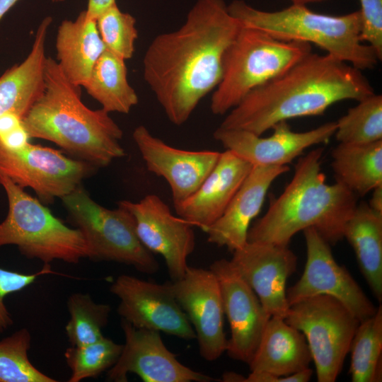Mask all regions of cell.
<instances>
[{
	"label": "cell",
	"instance_id": "24",
	"mask_svg": "<svg viewBox=\"0 0 382 382\" xmlns=\"http://www.w3.org/2000/svg\"><path fill=\"white\" fill-rule=\"evenodd\" d=\"M56 50L57 62L67 79L77 86H84L106 50L96 19L83 11L74 21H63L57 30Z\"/></svg>",
	"mask_w": 382,
	"mask_h": 382
},
{
	"label": "cell",
	"instance_id": "21",
	"mask_svg": "<svg viewBox=\"0 0 382 382\" xmlns=\"http://www.w3.org/2000/svg\"><path fill=\"white\" fill-rule=\"evenodd\" d=\"M252 167L229 150L221 152L216 164L197 190L173 204L176 214L205 232L223 214Z\"/></svg>",
	"mask_w": 382,
	"mask_h": 382
},
{
	"label": "cell",
	"instance_id": "22",
	"mask_svg": "<svg viewBox=\"0 0 382 382\" xmlns=\"http://www.w3.org/2000/svg\"><path fill=\"white\" fill-rule=\"evenodd\" d=\"M52 19L39 25L28 57L6 70L0 77V116L13 112L22 119L45 89V40Z\"/></svg>",
	"mask_w": 382,
	"mask_h": 382
},
{
	"label": "cell",
	"instance_id": "10",
	"mask_svg": "<svg viewBox=\"0 0 382 382\" xmlns=\"http://www.w3.org/2000/svg\"><path fill=\"white\" fill-rule=\"evenodd\" d=\"M98 168L61 151L33 144L10 150L0 144V175L22 188L30 187L43 204L74 191Z\"/></svg>",
	"mask_w": 382,
	"mask_h": 382
},
{
	"label": "cell",
	"instance_id": "31",
	"mask_svg": "<svg viewBox=\"0 0 382 382\" xmlns=\"http://www.w3.org/2000/svg\"><path fill=\"white\" fill-rule=\"evenodd\" d=\"M29 330L21 328L0 340V382H56L29 360Z\"/></svg>",
	"mask_w": 382,
	"mask_h": 382
},
{
	"label": "cell",
	"instance_id": "39",
	"mask_svg": "<svg viewBox=\"0 0 382 382\" xmlns=\"http://www.w3.org/2000/svg\"><path fill=\"white\" fill-rule=\"evenodd\" d=\"M116 4V0H88L86 10L89 17L96 19L104 11Z\"/></svg>",
	"mask_w": 382,
	"mask_h": 382
},
{
	"label": "cell",
	"instance_id": "12",
	"mask_svg": "<svg viewBox=\"0 0 382 382\" xmlns=\"http://www.w3.org/2000/svg\"><path fill=\"white\" fill-rule=\"evenodd\" d=\"M110 291L120 299L117 313L134 327L185 340L196 339L191 323L166 283L121 274L112 282Z\"/></svg>",
	"mask_w": 382,
	"mask_h": 382
},
{
	"label": "cell",
	"instance_id": "8",
	"mask_svg": "<svg viewBox=\"0 0 382 382\" xmlns=\"http://www.w3.org/2000/svg\"><path fill=\"white\" fill-rule=\"evenodd\" d=\"M62 200L71 221L87 241L91 260L123 263L144 274L158 271V262L140 241L134 216L127 208L118 203L113 209L103 207L81 185Z\"/></svg>",
	"mask_w": 382,
	"mask_h": 382
},
{
	"label": "cell",
	"instance_id": "23",
	"mask_svg": "<svg viewBox=\"0 0 382 382\" xmlns=\"http://www.w3.org/2000/svg\"><path fill=\"white\" fill-rule=\"evenodd\" d=\"M312 361L303 334L284 318L271 316L248 365L251 372L286 376L308 368Z\"/></svg>",
	"mask_w": 382,
	"mask_h": 382
},
{
	"label": "cell",
	"instance_id": "36",
	"mask_svg": "<svg viewBox=\"0 0 382 382\" xmlns=\"http://www.w3.org/2000/svg\"><path fill=\"white\" fill-rule=\"evenodd\" d=\"M312 374L313 371L309 367L286 376L251 372L245 378V382H307L311 379Z\"/></svg>",
	"mask_w": 382,
	"mask_h": 382
},
{
	"label": "cell",
	"instance_id": "33",
	"mask_svg": "<svg viewBox=\"0 0 382 382\" xmlns=\"http://www.w3.org/2000/svg\"><path fill=\"white\" fill-rule=\"evenodd\" d=\"M96 24L106 50L125 60L132 57L138 37L134 17L120 11L116 3L98 16Z\"/></svg>",
	"mask_w": 382,
	"mask_h": 382
},
{
	"label": "cell",
	"instance_id": "38",
	"mask_svg": "<svg viewBox=\"0 0 382 382\" xmlns=\"http://www.w3.org/2000/svg\"><path fill=\"white\" fill-rule=\"evenodd\" d=\"M23 124L22 118L13 112H7L0 116V136H2Z\"/></svg>",
	"mask_w": 382,
	"mask_h": 382
},
{
	"label": "cell",
	"instance_id": "35",
	"mask_svg": "<svg viewBox=\"0 0 382 382\" xmlns=\"http://www.w3.org/2000/svg\"><path fill=\"white\" fill-rule=\"evenodd\" d=\"M360 40L368 43L379 60L382 59V0H359Z\"/></svg>",
	"mask_w": 382,
	"mask_h": 382
},
{
	"label": "cell",
	"instance_id": "37",
	"mask_svg": "<svg viewBox=\"0 0 382 382\" xmlns=\"http://www.w3.org/2000/svg\"><path fill=\"white\" fill-rule=\"evenodd\" d=\"M30 137L23 124L12 131L0 136V144L10 150L23 149L30 143Z\"/></svg>",
	"mask_w": 382,
	"mask_h": 382
},
{
	"label": "cell",
	"instance_id": "27",
	"mask_svg": "<svg viewBox=\"0 0 382 382\" xmlns=\"http://www.w3.org/2000/svg\"><path fill=\"white\" fill-rule=\"evenodd\" d=\"M125 60L105 50L96 62L88 81L87 93L108 112L128 114L139 101L127 80Z\"/></svg>",
	"mask_w": 382,
	"mask_h": 382
},
{
	"label": "cell",
	"instance_id": "40",
	"mask_svg": "<svg viewBox=\"0 0 382 382\" xmlns=\"http://www.w3.org/2000/svg\"><path fill=\"white\" fill-rule=\"evenodd\" d=\"M368 204L374 212L382 215V185L372 190V196Z\"/></svg>",
	"mask_w": 382,
	"mask_h": 382
},
{
	"label": "cell",
	"instance_id": "2",
	"mask_svg": "<svg viewBox=\"0 0 382 382\" xmlns=\"http://www.w3.org/2000/svg\"><path fill=\"white\" fill-rule=\"evenodd\" d=\"M374 93L362 71L330 54L310 53L231 109L220 127L261 136L277 123L323 115L332 105Z\"/></svg>",
	"mask_w": 382,
	"mask_h": 382
},
{
	"label": "cell",
	"instance_id": "34",
	"mask_svg": "<svg viewBox=\"0 0 382 382\" xmlns=\"http://www.w3.org/2000/svg\"><path fill=\"white\" fill-rule=\"evenodd\" d=\"M53 273L54 272L52 270L50 264H44L40 270L33 274L21 273L0 267V335L13 324L12 316L4 302L5 298L25 289L41 276Z\"/></svg>",
	"mask_w": 382,
	"mask_h": 382
},
{
	"label": "cell",
	"instance_id": "20",
	"mask_svg": "<svg viewBox=\"0 0 382 382\" xmlns=\"http://www.w3.org/2000/svg\"><path fill=\"white\" fill-rule=\"evenodd\" d=\"M289 170L288 166H253L223 214L205 231L208 242L231 252L243 247L267 190L275 179Z\"/></svg>",
	"mask_w": 382,
	"mask_h": 382
},
{
	"label": "cell",
	"instance_id": "19",
	"mask_svg": "<svg viewBox=\"0 0 382 382\" xmlns=\"http://www.w3.org/2000/svg\"><path fill=\"white\" fill-rule=\"evenodd\" d=\"M134 141L147 170L169 185L173 204L193 194L216 164L221 152L187 151L173 147L143 126L137 127Z\"/></svg>",
	"mask_w": 382,
	"mask_h": 382
},
{
	"label": "cell",
	"instance_id": "41",
	"mask_svg": "<svg viewBox=\"0 0 382 382\" xmlns=\"http://www.w3.org/2000/svg\"><path fill=\"white\" fill-rule=\"evenodd\" d=\"M18 1L20 0H0V21Z\"/></svg>",
	"mask_w": 382,
	"mask_h": 382
},
{
	"label": "cell",
	"instance_id": "6",
	"mask_svg": "<svg viewBox=\"0 0 382 382\" xmlns=\"http://www.w3.org/2000/svg\"><path fill=\"white\" fill-rule=\"evenodd\" d=\"M311 52L309 43L279 40L241 24L224 54L222 76L211 98L212 112L221 115L228 112L251 91Z\"/></svg>",
	"mask_w": 382,
	"mask_h": 382
},
{
	"label": "cell",
	"instance_id": "7",
	"mask_svg": "<svg viewBox=\"0 0 382 382\" xmlns=\"http://www.w3.org/2000/svg\"><path fill=\"white\" fill-rule=\"evenodd\" d=\"M0 185L8 204L6 217L0 223V247L16 245L23 255L44 264L55 260L76 264L82 258L91 259L89 246L78 228L65 225L8 178L0 175Z\"/></svg>",
	"mask_w": 382,
	"mask_h": 382
},
{
	"label": "cell",
	"instance_id": "25",
	"mask_svg": "<svg viewBox=\"0 0 382 382\" xmlns=\"http://www.w3.org/2000/svg\"><path fill=\"white\" fill-rule=\"evenodd\" d=\"M343 238L352 247L361 272L378 301L382 300V215L368 203H358L347 221Z\"/></svg>",
	"mask_w": 382,
	"mask_h": 382
},
{
	"label": "cell",
	"instance_id": "1",
	"mask_svg": "<svg viewBox=\"0 0 382 382\" xmlns=\"http://www.w3.org/2000/svg\"><path fill=\"white\" fill-rule=\"evenodd\" d=\"M241 26L224 0H197L178 29L151 41L143 76L171 123H185L217 86L224 54Z\"/></svg>",
	"mask_w": 382,
	"mask_h": 382
},
{
	"label": "cell",
	"instance_id": "4",
	"mask_svg": "<svg viewBox=\"0 0 382 382\" xmlns=\"http://www.w3.org/2000/svg\"><path fill=\"white\" fill-rule=\"evenodd\" d=\"M323 149L301 157L283 192L270 201L267 212L250 227L248 241L289 245L301 231L314 228L330 244L343 238L345 226L358 197L342 184L326 183L321 171Z\"/></svg>",
	"mask_w": 382,
	"mask_h": 382
},
{
	"label": "cell",
	"instance_id": "5",
	"mask_svg": "<svg viewBox=\"0 0 382 382\" xmlns=\"http://www.w3.org/2000/svg\"><path fill=\"white\" fill-rule=\"evenodd\" d=\"M228 9L243 25L279 40L314 44L361 71L373 69L379 60L373 48L360 40L359 11L331 16L314 12L306 5L292 4L279 11H265L242 0L233 1Z\"/></svg>",
	"mask_w": 382,
	"mask_h": 382
},
{
	"label": "cell",
	"instance_id": "28",
	"mask_svg": "<svg viewBox=\"0 0 382 382\" xmlns=\"http://www.w3.org/2000/svg\"><path fill=\"white\" fill-rule=\"evenodd\" d=\"M349 373L352 382H378L382 378V306L360 321L354 335Z\"/></svg>",
	"mask_w": 382,
	"mask_h": 382
},
{
	"label": "cell",
	"instance_id": "14",
	"mask_svg": "<svg viewBox=\"0 0 382 382\" xmlns=\"http://www.w3.org/2000/svg\"><path fill=\"white\" fill-rule=\"evenodd\" d=\"M117 203L133 215L137 236L144 247L163 257L171 279L181 278L195 246L193 226L174 215L165 202L154 194L138 202L122 200Z\"/></svg>",
	"mask_w": 382,
	"mask_h": 382
},
{
	"label": "cell",
	"instance_id": "42",
	"mask_svg": "<svg viewBox=\"0 0 382 382\" xmlns=\"http://www.w3.org/2000/svg\"><path fill=\"white\" fill-rule=\"evenodd\" d=\"M223 381H244L245 378L243 376L233 372H227L223 375Z\"/></svg>",
	"mask_w": 382,
	"mask_h": 382
},
{
	"label": "cell",
	"instance_id": "26",
	"mask_svg": "<svg viewBox=\"0 0 382 382\" xmlns=\"http://www.w3.org/2000/svg\"><path fill=\"white\" fill-rule=\"evenodd\" d=\"M336 182L364 196L382 185V140L368 144H339L332 151Z\"/></svg>",
	"mask_w": 382,
	"mask_h": 382
},
{
	"label": "cell",
	"instance_id": "3",
	"mask_svg": "<svg viewBox=\"0 0 382 382\" xmlns=\"http://www.w3.org/2000/svg\"><path fill=\"white\" fill-rule=\"evenodd\" d=\"M109 114L86 107L80 87L67 79L56 60L47 57L44 91L22 120L30 138L52 141L99 168L125 156L120 143L123 132Z\"/></svg>",
	"mask_w": 382,
	"mask_h": 382
},
{
	"label": "cell",
	"instance_id": "13",
	"mask_svg": "<svg viewBox=\"0 0 382 382\" xmlns=\"http://www.w3.org/2000/svg\"><path fill=\"white\" fill-rule=\"evenodd\" d=\"M192 325L200 355L212 361L226 352L228 340L224 331L221 289L209 269L188 266L184 275L166 282Z\"/></svg>",
	"mask_w": 382,
	"mask_h": 382
},
{
	"label": "cell",
	"instance_id": "17",
	"mask_svg": "<svg viewBox=\"0 0 382 382\" xmlns=\"http://www.w3.org/2000/svg\"><path fill=\"white\" fill-rule=\"evenodd\" d=\"M230 260L270 316L285 318L289 307L286 284L297 262L289 245L248 241Z\"/></svg>",
	"mask_w": 382,
	"mask_h": 382
},
{
	"label": "cell",
	"instance_id": "32",
	"mask_svg": "<svg viewBox=\"0 0 382 382\" xmlns=\"http://www.w3.org/2000/svg\"><path fill=\"white\" fill-rule=\"evenodd\" d=\"M122 346L103 337L90 344L68 347L64 352L66 362L71 371L68 381L96 378L110 369L118 359Z\"/></svg>",
	"mask_w": 382,
	"mask_h": 382
},
{
	"label": "cell",
	"instance_id": "43",
	"mask_svg": "<svg viewBox=\"0 0 382 382\" xmlns=\"http://www.w3.org/2000/svg\"><path fill=\"white\" fill-rule=\"evenodd\" d=\"M292 4L307 5L311 3H320L328 0H290Z\"/></svg>",
	"mask_w": 382,
	"mask_h": 382
},
{
	"label": "cell",
	"instance_id": "16",
	"mask_svg": "<svg viewBox=\"0 0 382 382\" xmlns=\"http://www.w3.org/2000/svg\"><path fill=\"white\" fill-rule=\"evenodd\" d=\"M210 270L219 282L224 312L230 326L226 352L231 358L248 364L271 316L231 260H217Z\"/></svg>",
	"mask_w": 382,
	"mask_h": 382
},
{
	"label": "cell",
	"instance_id": "30",
	"mask_svg": "<svg viewBox=\"0 0 382 382\" xmlns=\"http://www.w3.org/2000/svg\"><path fill=\"white\" fill-rule=\"evenodd\" d=\"M335 137L340 143L368 144L382 140V96L375 93L336 122Z\"/></svg>",
	"mask_w": 382,
	"mask_h": 382
},
{
	"label": "cell",
	"instance_id": "29",
	"mask_svg": "<svg viewBox=\"0 0 382 382\" xmlns=\"http://www.w3.org/2000/svg\"><path fill=\"white\" fill-rule=\"evenodd\" d=\"M69 320L65 326L71 346H81L105 337L102 330L106 326L111 307L96 303L88 294L76 292L67 300Z\"/></svg>",
	"mask_w": 382,
	"mask_h": 382
},
{
	"label": "cell",
	"instance_id": "11",
	"mask_svg": "<svg viewBox=\"0 0 382 382\" xmlns=\"http://www.w3.org/2000/svg\"><path fill=\"white\" fill-rule=\"evenodd\" d=\"M306 262L301 278L286 289L289 306L318 295L342 303L361 321L376 311L348 270L335 260L330 243L313 227L303 231Z\"/></svg>",
	"mask_w": 382,
	"mask_h": 382
},
{
	"label": "cell",
	"instance_id": "44",
	"mask_svg": "<svg viewBox=\"0 0 382 382\" xmlns=\"http://www.w3.org/2000/svg\"><path fill=\"white\" fill-rule=\"evenodd\" d=\"M52 1H63L64 0H52Z\"/></svg>",
	"mask_w": 382,
	"mask_h": 382
},
{
	"label": "cell",
	"instance_id": "18",
	"mask_svg": "<svg viewBox=\"0 0 382 382\" xmlns=\"http://www.w3.org/2000/svg\"><path fill=\"white\" fill-rule=\"evenodd\" d=\"M272 129V135L262 137L245 130L219 127L213 136L226 150L253 166H287L307 148L328 142L336 131V122L301 132L293 131L287 121L279 122Z\"/></svg>",
	"mask_w": 382,
	"mask_h": 382
},
{
	"label": "cell",
	"instance_id": "15",
	"mask_svg": "<svg viewBox=\"0 0 382 382\" xmlns=\"http://www.w3.org/2000/svg\"><path fill=\"white\" fill-rule=\"evenodd\" d=\"M125 342L108 379L127 382L128 374L145 382H209L214 378L181 364L164 345L160 332L137 328L121 319Z\"/></svg>",
	"mask_w": 382,
	"mask_h": 382
},
{
	"label": "cell",
	"instance_id": "9",
	"mask_svg": "<svg viewBox=\"0 0 382 382\" xmlns=\"http://www.w3.org/2000/svg\"><path fill=\"white\" fill-rule=\"evenodd\" d=\"M284 320L305 336L318 381H335L350 350L359 319L337 299L318 295L289 306Z\"/></svg>",
	"mask_w": 382,
	"mask_h": 382
}]
</instances>
